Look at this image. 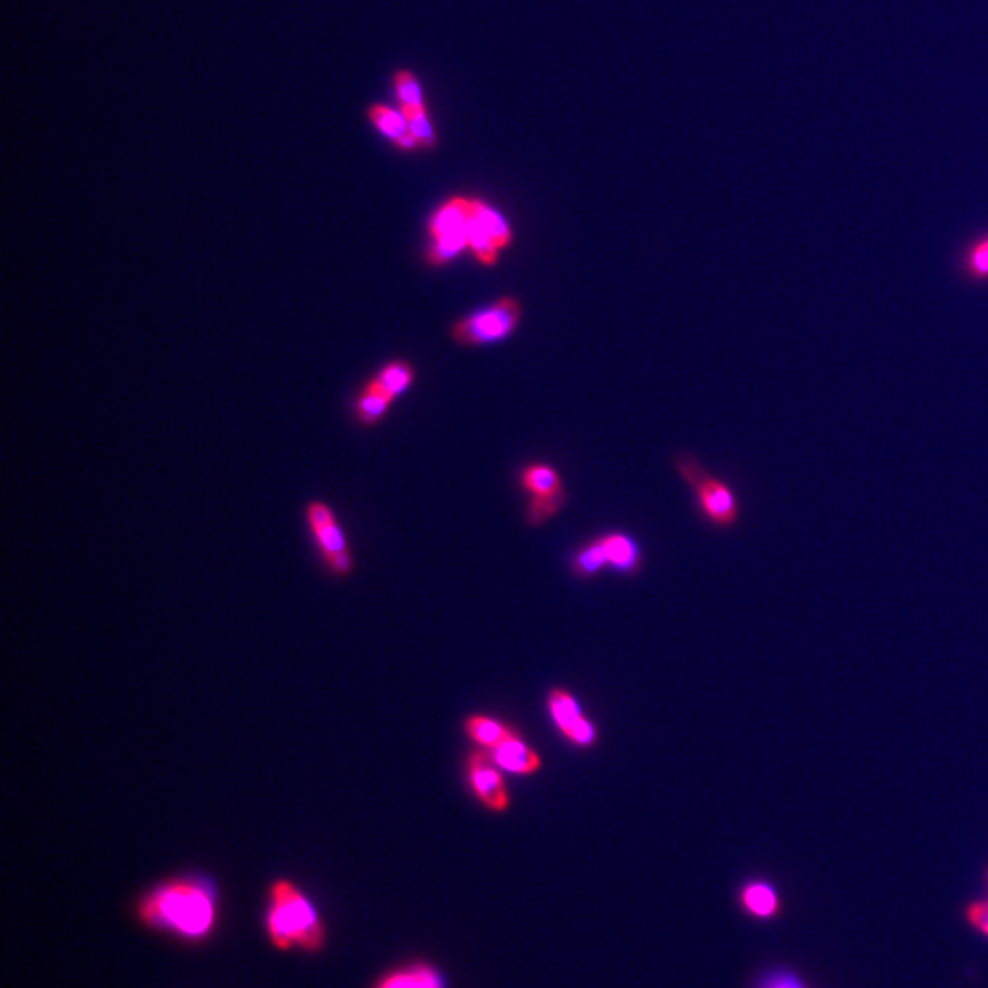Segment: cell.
<instances>
[{
	"label": "cell",
	"instance_id": "obj_1",
	"mask_svg": "<svg viewBox=\"0 0 988 988\" xmlns=\"http://www.w3.org/2000/svg\"><path fill=\"white\" fill-rule=\"evenodd\" d=\"M136 916L158 932L204 941L221 921V890L204 873L169 877L139 897Z\"/></svg>",
	"mask_w": 988,
	"mask_h": 988
},
{
	"label": "cell",
	"instance_id": "obj_2",
	"mask_svg": "<svg viewBox=\"0 0 988 988\" xmlns=\"http://www.w3.org/2000/svg\"><path fill=\"white\" fill-rule=\"evenodd\" d=\"M267 939L282 952H319L326 945L323 916L297 882L278 877L267 888Z\"/></svg>",
	"mask_w": 988,
	"mask_h": 988
},
{
	"label": "cell",
	"instance_id": "obj_3",
	"mask_svg": "<svg viewBox=\"0 0 988 988\" xmlns=\"http://www.w3.org/2000/svg\"><path fill=\"white\" fill-rule=\"evenodd\" d=\"M676 463L683 480L696 492L703 517L716 528H734L740 520V502L733 487L708 475L692 454H682Z\"/></svg>",
	"mask_w": 988,
	"mask_h": 988
},
{
	"label": "cell",
	"instance_id": "obj_4",
	"mask_svg": "<svg viewBox=\"0 0 988 988\" xmlns=\"http://www.w3.org/2000/svg\"><path fill=\"white\" fill-rule=\"evenodd\" d=\"M306 522L326 571L338 579H346L354 574V554L332 507L313 500L306 507Z\"/></svg>",
	"mask_w": 988,
	"mask_h": 988
},
{
	"label": "cell",
	"instance_id": "obj_5",
	"mask_svg": "<svg viewBox=\"0 0 988 988\" xmlns=\"http://www.w3.org/2000/svg\"><path fill=\"white\" fill-rule=\"evenodd\" d=\"M522 319L517 297L506 295L497 303L471 313L452 324V339L461 346H482L509 338Z\"/></svg>",
	"mask_w": 988,
	"mask_h": 988
},
{
	"label": "cell",
	"instance_id": "obj_6",
	"mask_svg": "<svg viewBox=\"0 0 988 988\" xmlns=\"http://www.w3.org/2000/svg\"><path fill=\"white\" fill-rule=\"evenodd\" d=\"M469 252L483 266H495L500 253L511 246L512 229L506 216L482 198L466 196Z\"/></svg>",
	"mask_w": 988,
	"mask_h": 988
},
{
	"label": "cell",
	"instance_id": "obj_7",
	"mask_svg": "<svg viewBox=\"0 0 988 988\" xmlns=\"http://www.w3.org/2000/svg\"><path fill=\"white\" fill-rule=\"evenodd\" d=\"M520 486L529 497L526 522L529 528H540L557 517L566 506L568 495L557 469L546 463H532L520 472Z\"/></svg>",
	"mask_w": 988,
	"mask_h": 988
},
{
	"label": "cell",
	"instance_id": "obj_8",
	"mask_svg": "<svg viewBox=\"0 0 988 988\" xmlns=\"http://www.w3.org/2000/svg\"><path fill=\"white\" fill-rule=\"evenodd\" d=\"M467 784L472 796L491 813L502 814L511 808V793L507 789L502 769L492 762L486 749H475L467 756Z\"/></svg>",
	"mask_w": 988,
	"mask_h": 988
},
{
	"label": "cell",
	"instance_id": "obj_9",
	"mask_svg": "<svg viewBox=\"0 0 988 988\" xmlns=\"http://www.w3.org/2000/svg\"><path fill=\"white\" fill-rule=\"evenodd\" d=\"M548 711L558 733L575 747L591 749L599 740L595 723L584 714L577 697L564 686H555L549 691Z\"/></svg>",
	"mask_w": 988,
	"mask_h": 988
},
{
	"label": "cell",
	"instance_id": "obj_10",
	"mask_svg": "<svg viewBox=\"0 0 988 988\" xmlns=\"http://www.w3.org/2000/svg\"><path fill=\"white\" fill-rule=\"evenodd\" d=\"M492 762L502 769L503 773L515 774V776H532L540 773L544 767L542 756L524 740L522 733H518L517 728L511 731L503 737L502 743L489 751Z\"/></svg>",
	"mask_w": 988,
	"mask_h": 988
},
{
	"label": "cell",
	"instance_id": "obj_11",
	"mask_svg": "<svg viewBox=\"0 0 988 988\" xmlns=\"http://www.w3.org/2000/svg\"><path fill=\"white\" fill-rule=\"evenodd\" d=\"M599 540L605 549L608 568L617 574L637 575L645 566L639 546L625 532H608L599 537Z\"/></svg>",
	"mask_w": 988,
	"mask_h": 988
},
{
	"label": "cell",
	"instance_id": "obj_12",
	"mask_svg": "<svg viewBox=\"0 0 988 988\" xmlns=\"http://www.w3.org/2000/svg\"><path fill=\"white\" fill-rule=\"evenodd\" d=\"M375 988H446V979L431 965H409L383 976Z\"/></svg>",
	"mask_w": 988,
	"mask_h": 988
},
{
	"label": "cell",
	"instance_id": "obj_13",
	"mask_svg": "<svg viewBox=\"0 0 988 988\" xmlns=\"http://www.w3.org/2000/svg\"><path fill=\"white\" fill-rule=\"evenodd\" d=\"M369 118L375 125V128L383 136L392 139L400 149H420V144L410 133L409 124H407L403 113H395L394 108L384 107V105H374V107H370Z\"/></svg>",
	"mask_w": 988,
	"mask_h": 988
},
{
	"label": "cell",
	"instance_id": "obj_14",
	"mask_svg": "<svg viewBox=\"0 0 988 988\" xmlns=\"http://www.w3.org/2000/svg\"><path fill=\"white\" fill-rule=\"evenodd\" d=\"M463 731L477 747L492 751L502 743L503 737L511 731V725L487 714H471L463 722Z\"/></svg>",
	"mask_w": 988,
	"mask_h": 988
},
{
	"label": "cell",
	"instance_id": "obj_15",
	"mask_svg": "<svg viewBox=\"0 0 988 988\" xmlns=\"http://www.w3.org/2000/svg\"><path fill=\"white\" fill-rule=\"evenodd\" d=\"M394 401V398H390L380 384L370 380L355 401V415L363 425H378Z\"/></svg>",
	"mask_w": 988,
	"mask_h": 988
},
{
	"label": "cell",
	"instance_id": "obj_16",
	"mask_svg": "<svg viewBox=\"0 0 988 988\" xmlns=\"http://www.w3.org/2000/svg\"><path fill=\"white\" fill-rule=\"evenodd\" d=\"M959 272L965 281L972 284H987L988 282V233L968 242L963 252L959 255Z\"/></svg>",
	"mask_w": 988,
	"mask_h": 988
},
{
	"label": "cell",
	"instance_id": "obj_17",
	"mask_svg": "<svg viewBox=\"0 0 988 988\" xmlns=\"http://www.w3.org/2000/svg\"><path fill=\"white\" fill-rule=\"evenodd\" d=\"M742 907L747 910L751 916L760 917V919H769L776 916L780 910V897L771 884L763 881L749 882L740 893Z\"/></svg>",
	"mask_w": 988,
	"mask_h": 988
},
{
	"label": "cell",
	"instance_id": "obj_18",
	"mask_svg": "<svg viewBox=\"0 0 988 988\" xmlns=\"http://www.w3.org/2000/svg\"><path fill=\"white\" fill-rule=\"evenodd\" d=\"M375 383L390 395V398H400L405 394L407 390L414 383V369L407 361H392L384 364L383 369L378 372L374 378Z\"/></svg>",
	"mask_w": 988,
	"mask_h": 988
},
{
	"label": "cell",
	"instance_id": "obj_19",
	"mask_svg": "<svg viewBox=\"0 0 988 988\" xmlns=\"http://www.w3.org/2000/svg\"><path fill=\"white\" fill-rule=\"evenodd\" d=\"M608 568L605 549L599 538L584 544L583 548L571 558V571L580 579H594L595 575L603 574Z\"/></svg>",
	"mask_w": 988,
	"mask_h": 988
},
{
	"label": "cell",
	"instance_id": "obj_20",
	"mask_svg": "<svg viewBox=\"0 0 988 988\" xmlns=\"http://www.w3.org/2000/svg\"><path fill=\"white\" fill-rule=\"evenodd\" d=\"M401 113L405 116L410 133L418 139L420 149H432V147L438 145V136H436L425 105H420V107H401Z\"/></svg>",
	"mask_w": 988,
	"mask_h": 988
},
{
	"label": "cell",
	"instance_id": "obj_21",
	"mask_svg": "<svg viewBox=\"0 0 988 988\" xmlns=\"http://www.w3.org/2000/svg\"><path fill=\"white\" fill-rule=\"evenodd\" d=\"M394 87L401 107H420V105H425L420 81L415 79L414 74L407 72V70L395 74Z\"/></svg>",
	"mask_w": 988,
	"mask_h": 988
},
{
	"label": "cell",
	"instance_id": "obj_22",
	"mask_svg": "<svg viewBox=\"0 0 988 988\" xmlns=\"http://www.w3.org/2000/svg\"><path fill=\"white\" fill-rule=\"evenodd\" d=\"M967 917L976 930L988 936V901H976L968 904Z\"/></svg>",
	"mask_w": 988,
	"mask_h": 988
},
{
	"label": "cell",
	"instance_id": "obj_23",
	"mask_svg": "<svg viewBox=\"0 0 988 988\" xmlns=\"http://www.w3.org/2000/svg\"><path fill=\"white\" fill-rule=\"evenodd\" d=\"M769 988H800L794 984H789V981H776V984L771 985Z\"/></svg>",
	"mask_w": 988,
	"mask_h": 988
}]
</instances>
